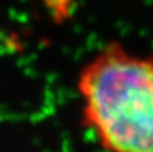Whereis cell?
Returning a JSON list of instances; mask_svg holds the SVG:
<instances>
[{"label":"cell","mask_w":153,"mask_h":152,"mask_svg":"<svg viewBox=\"0 0 153 152\" xmlns=\"http://www.w3.org/2000/svg\"><path fill=\"white\" fill-rule=\"evenodd\" d=\"M81 121L105 152H153V53L117 40L81 66Z\"/></svg>","instance_id":"1"},{"label":"cell","mask_w":153,"mask_h":152,"mask_svg":"<svg viewBox=\"0 0 153 152\" xmlns=\"http://www.w3.org/2000/svg\"><path fill=\"white\" fill-rule=\"evenodd\" d=\"M53 22L63 23L73 15L75 0H40Z\"/></svg>","instance_id":"2"}]
</instances>
